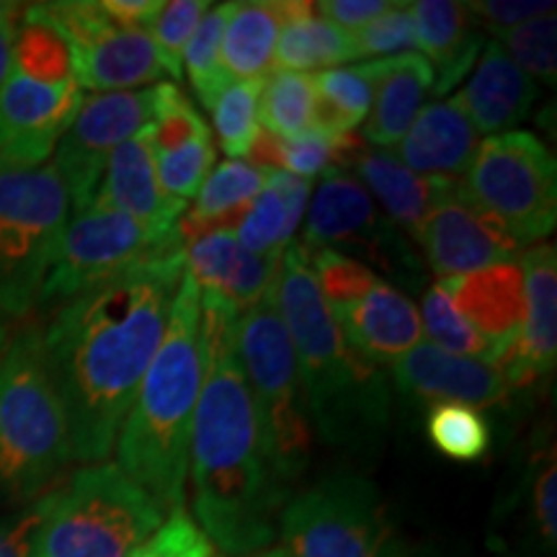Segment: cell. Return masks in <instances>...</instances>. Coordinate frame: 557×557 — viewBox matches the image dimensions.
Wrapping results in <instances>:
<instances>
[{
    "label": "cell",
    "instance_id": "26",
    "mask_svg": "<svg viewBox=\"0 0 557 557\" xmlns=\"http://www.w3.org/2000/svg\"><path fill=\"white\" fill-rule=\"evenodd\" d=\"M374 101L364 122V143L374 148L398 145L434 90V70L421 52L369 62Z\"/></svg>",
    "mask_w": 557,
    "mask_h": 557
},
{
    "label": "cell",
    "instance_id": "51",
    "mask_svg": "<svg viewBox=\"0 0 557 557\" xmlns=\"http://www.w3.org/2000/svg\"><path fill=\"white\" fill-rule=\"evenodd\" d=\"M13 32L16 29H0V86L13 70Z\"/></svg>",
    "mask_w": 557,
    "mask_h": 557
},
{
    "label": "cell",
    "instance_id": "20",
    "mask_svg": "<svg viewBox=\"0 0 557 557\" xmlns=\"http://www.w3.org/2000/svg\"><path fill=\"white\" fill-rule=\"evenodd\" d=\"M186 274L199 292L222 299L238 315L259 305L274 287L282 253H253L235 233H212L184 246Z\"/></svg>",
    "mask_w": 557,
    "mask_h": 557
},
{
    "label": "cell",
    "instance_id": "4",
    "mask_svg": "<svg viewBox=\"0 0 557 557\" xmlns=\"http://www.w3.org/2000/svg\"><path fill=\"white\" fill-rule=\"evenodd\" d=\"M201 393L199 287L181 278L169 329L139 382L120 434V468L150 493L165 513L184 508L194 413Z\"/></svg>",
    "mask_w": 557,
    "mask_h": 557
},
{
    "label": "cell",
    "instance_id": "31",
    "mask_svg": "<svg viewBox=\"0 0 557 557\" xmlns=\"http://www.w3.org/2000/svg\"><path fill=\"white\" fill-rule=\"evenodd\" d=\"M312 109H315V83L312 75L271 70L261 81L259 116L263 129L282 139H297L312 132Z\"/></svg>",
    "mask_w": 557,
    "mask_h": 557
},
{
    "label": "cell",
    "instance_id": "46",
    "mask_svg": "<svg viewBox=\"0 0 557 557\" xmlns=\"http://www.w3.org/2000/svg\"><path fill=\"white\" fill-rule=\"evenodd\" d=\"M336 169L333 163V137H323L318 132H308V135L297 139H284L282 150V171L292 173V176L312 181L315 176H323Z\"/></svg>",
    "mask_w": 557,
    "mask_h": 557
},
{
    "label": "cell",
    "instance_id": "18",
    "mask_svg": "<svg viewBox=\"0 0 557 557\" xmlns=\"http://www.w3.org/2000/svg\"><path fill=\"white\" fill-rule=\"evenodd\" d=\"M524 271V323L517 341L493 359L521 395L549 377L557 359V253L555 243H537L521 253Z\"/></svg>",
    "mask_w": 557,
    "mask_h": 557
},
{
    "label": "cell",
    "instance_id": "39",
    "mask_svg": "<svg viewBox=\"0 0 557 557\" xmlns=\"http://www.w3.org/2000/svg\"><path fill=\"white\" fill-rule=\"evenodd\" d=\"M199 137H209V127L197 114L189 96L173 83H160L158 120L148 127L152 158L169 156Z\"/></svg>",
    "mask_w": 557,
    "mask_h": 557
},
{
    "label": "cell",
    "instance_id": "7",
    "mask_svg": "<svg viewBox=\"0 0 557 557\" xmlns=\"http://www.w3.org/2000/svg\"><path fill=\"white\" fill-rule=\"evenodd\" d=\"M235 346L259 416L263 444L276 472L289 483L308 465L312 426L295 348L287 325L278 315L274 287L259 305L238 318Z\"/></svg>",
    "mask_w": 557,
    "mask_h": 557
},
{
    "label": "cell",
    "instance_id": "21",
    "mask_svg": "<svg viewBox=\"0 0 557 557\" xmlns=\"http://www.w3.org/2000/svg\"><path fill=\"white\" fill-rule=\"evenodd\" d=\"M333 315L348 346L380 369L393 367L423 336L413 299L387 282H377L359 302Z\"/></svg>",
    "mask_w": 557,
    "mask_h": 557
},
{
    "label": "cell",
    "instance_id": "25",
    "mask_svg": "<svg viewBox=\"0 0 557 557\" xmlns=\"http://www.w3.org/2000/svg\"><path fill=\"white\" fill-rule=\"evenodd\" d=\"M416 50L434 70V94L444 96L475 65L485 37L468 5L455 0H416L410 3Z\"/></svg>",
    "mask_w": 557,
    "mask_h": 557
},
{
    "label": "cell",
    "instance_id": "17",
    "mask_svg": "<svg viewBox=\"0 0 557 557\" xmlns=\"http://www.w3.org/2000/svg\"><path fill=\"white\" fill-rule=\"evenodd\" d=\"M395 387L418 403H462L472 408H508L519 398L511 382L487 359L455 357L418 344L389 367Z\"/></svg>",
    "mask_w": 557,
    "mask_h": 557
},
{
    "label": "cell",
    "instance_id": "47",
    "mask_svg": "<svg viewBox=\"0 0 557 557\" xmlns=\"http://www.w3.org/2000/svg\"><path fill=\"white\" fill-rule=\"evenodd\" d=\"M468 5L470 16L483 32H504L511 26L524 24L529 18H537L542 13L555 11V3H545V0H475Z\"/></svg>",
    "mask_w": 557,
    "mask_h": 557
},
{
    "label": "cell",
    "instance_id": "40",
    "mask_svg": "<svg viewBox=\"0 0 557 557\" xmlns=\"http://www.w3.org/2000/svg\"><path fill=\"white\" fill-rule=\"evenodd\" d=\"M235 238L243 248L261 256L282 253L295 240L287 227V205H284V197L269 178L263 191L250 205L246 220L235 230Z\"/></svg>",
    "mask_w": 557,
    "mask_h": 557
},
{
    "label": "cell",
    "instance_id": "8",
    "mask_svg": "<svg viewBox=\"0 0 557 557\" xmlns=\"http://www.w3.org/2000/svg\"><path fill=\"white\" fill-rule=\"evenodd\" d=\"M70 197L50 163L29 171H0V315L26 318L58 256Z\"/></svg>",
    "mask_w": 557,
    "mask_h": 557
},
{
    "label": "cell",
    "instance_id": "49",
    "mask_svg": "<svg viewBox=\"0 0 557 557\" xmlns=\"http://www.w3.org/2000/svg\"><path fill=\"white\" fill-rule=\"evenodd\" d=\"M393 3L395 0H323V3H315V11L323 18H329L331 24L351 34L364 29L382 13H387L393 9Z\"/></svg>",
    "mask_w": 557,
    "mask_h": 557
},
{
    "label": "cell",
    "instance_id": "36",
    "mask_svg": "<svg viewBox=\"0 0 557 557\" xmlns=\"http://www.w3.org/2000/svg\"><path fill=\"white\" fill-rule=\"evenodd\" d=\"M493 41L504 47V52L534 83L555 86L557 81V16L555 11L542 13L537 18H529L524 24L511 26V29L496 32Z\"/></svg>",
    "mask_w": 557,
    "mask_h": 557
},
{
    "label": "cell",
    "instance_id": "53",
    "mask_svg": "<svg viewBox=\"0 0 557 557\" xmlns=\"http://www.w3.org/2000/svg\"><path fill=\"white\" fill-rule=\"evenodd\" d=\"M9 341H11V329H9V323H5V318L0 315V357H3Z\"/></svg>",
    "mask_w": 557,
    "mask_h": 557
},
{
    "label": "cell",
    "instance_id": "48",
    "mask_svg": "<svg viewBox=\"0 0 557 557\" xmlns=\"http://www.w3.org/2000/svg\"><path fill=\"white\" fill-rule=\"evenodd\" d=\"M41 519H45V496L32 506L9 517H0V557H34Z\"/></svg>",
    "mask_w": 557,
    "mask_h": 557
},
{
    "label": "cell",
    "instance_id": "14",
    "mask_svg": "<svg viewBox=\"0 0 557 557\" xmlns=\"http://www.w3.org/2000/svg\"><path fill=\"white\" fill-rule=\"evenodd\" d=\"M160 83L137 90L83 96L78 114L54 148L52 165L70 197V209L83 212L99 189L111 152L158 120Z\"/></svg>",
    "mask_w": 557,
    "mask_h": 557
},
{
    "label": "cell",
    "instance_id": "41",
    "mask_svg": "<svg viewBox=\"0 0 557 557\" xmlns=\"http://www.w3.org/2000/svg\"><path fill=\"white\" fill-rule=\"evenodd\" d=\"M158 160V181L160 189L176 201H189L199 194L201 184L209 176V169L214 163V143L212 135L199 137L186 143L184 148L160 156Z\"/></svg>",
    "mask_w": 557,
    "mask_h": 557
},
{
    "label": "cell",
    "instance_id": "52",
    "mask_svg": "<svg viewBox=\"0 0 557 557\" xmlns=\"http://www.w3.org/2000/svg\"><path fill=\"white\" fill-rule=\"evenodd\" d=\"M24 3H11V0H0V29H16V24L24 16Z\"/></svg>",
    "mask_w": 557,
    "mask_h": 557
},
{
    "label": "cell",
    "instance_id": "16",
    "mask_svg": "<svg viewBox=\"0 0 557 557\" xmlns=\"http://www.w3.org/2000/svg\"><path fill=\"white\" fill-rule=\"evenodd\" d=\"M416 240L438 282L517 261L521 253L519 243L472 205L462 189V181H451L444 197L423 220Z\"/></svg>",
    "mask_w": 557,
    "mask_h": 557
},
{
    "label": "cell",
    "instance_id": "38",
    "mask_svg": "<svg viewBox=\"0 0 557 557\" xmlns=\"http://www.w3.org/2000/svg\"><path fill=\"white\" fill-rule=\"evenodd\" d=\"M308 263L312 276H315L320 295H323L325 305L333 312L351 308L354 302H359L380 282L377 274L367 263L348 259V256L331 248L308 250Z\"/></svg>",
    "mask_w": 557,
    "mask_h": 557
},
{
    "label": "cell",
    "instance_id": "6",
    "mask_svg": "<svg viewBox=\"0 0 557 557\" xmlns=\"http://www.w3.org/2000/svg\"><path fill=\"white\" fill-rule=\"evenodd\" d=\"M165 517V508L120 465H86L45 493L34 557H129Z\"/></svg>",
    "mask_w": 557,
    "mask_h": 557
},
{
    "label": "cell",
    "instance_id": "13",
    "mask_svg": "<svg viewBox=\"0 0 557 557\" xmlns=\"http://www.w3.org/2000/svg\"><path fill=\"white\" fill-rule=\"evenodd\" d=\"M184 248L181 238H156L137 220L107 207L70 214L58 256L41 287L39 305H60L135 263Z\"/></svg>",
    "mask_w": 557,
    "mask_h": 557
},
{
    "label": "cell",
    "instance_id": "3",
    "mask_svg": "<svg viewBox=\"0 0 557 557\" xmlns=\"http://www.w3.org/2000/svg\"><path fill=\"white\" fill-rule=\"evenodd\" d=\"M274 297L289 331L305 403L318 434L333 447L357 451L380 447L389 423L387 374L348 346L299 240L282 250Z\"/></svg>",
    "mask_w": 557,
    "mask_h": 557
},
{
    "label": "cell",
    "instance_id": "5",
    "mask_svg": "<svg viewBox=\"0 0 557 557\" xmlns=\"http://www.w3.org/2000/svg\"><path fill=\"white\" fill-rule=\"evenodd\" d=\"M73 462L67 416L41 329L16 331L0 357V493L32 500Z\"/></svg>",
    "mask_w": 557,
    "mask_h": 557
},
{
    "label": "cell",
    "instance_id": "1",
    "mask_svg": "<svg viewBox=\"0 0 557 557\" xmlns=\"http://www.w3.org/2000/svg\"><path fill=\"white\" fill-rule=\"evenodd\" d=\"M184 274V248L152 256L62 302L41 331L78 462H103L114 451Z\"/></svg>",
    "mask_w": 557,
    "mask_h": 557
},
{
    "label": "cell",
    "instance_id": "34",
    "mask_svg": "<svg viewBox=\"0 0 557 557\" xmlns=\"http://www.w3.org/2000/svg\"><path fill=\"white\" fill-rule=\"evenodd\" d=\"M225 21L227 3L212 5L201 16L197 32H194L189 45H186L184 60H181V65H186V73H189L191 88L197 90L205 109H212L218 96L233 83L227 78L225 67H222V34H225Z\"/></svg>",
    "mask_w": 557,
    "mask_h": 557
},
{
    "label": "cell",
    "instance_id": "27",
    "mask_svg": "<svg viewBox=\"0 0 557 557\" xmlns=\"http://www.w3.org/2000/svg\"><path fill=\"white\" fill-rule=\"evenodd\" d=\"M348 169L357 171V181L372 194L377 207H382V214L400 233L406 230L410 238H416L423 220L451 184L447 178L418 176L395 158V152L382 148L372 150L369 145L351 158Z\"/></svg>",
    "mask_w": 557,
    "mask_h": 557
},
{
    "label": "cell",
    "instance_id": "35",
    "mask_svg": "<svg viewBox=\"0 0 557 557\" xmlns=\"http://www.w3.org/2000/svg\"><path fill=\"white\" fill-rule=\"evenodd\" d=\"M421 329L426 331V336L431 341H434L431 346L442 348V351L447 354H455V357L487 361L496 357V348L487 344L468 320L462 318V312L455 308V302H451L449 292L444 289L442 282L431 284L426 295H423Z\"/></svg>",
    "mask_w": 557,
    "mask_h": 557
},
{
    "label": "cell",
    "instance_id": "32",
    "mask_svg": "<svg viewBox=\"0 0 557 557\" xmlns=\"http://www.w3.org/2000/svg\"><path fill=\"white\" fill-rule=\"evenodd\" d=\"M13 70L26 78L60 86L73 81V62L65 39L52 29L50 24L32 16L24 9V16L13 32Z\"/></svg>",
    "mask_w": 557,
    "mask_h": 557
},
{
    "label": "cell",
    "instance_id": "28",
    "mask_svg": "<svg viewBox=\"0 0 557 557\" xmlns=\"http://www.w3.org/2000/svg\"><path fill=\"white\" fill-rule=\"evenodd\" d=\"M284 24L278 29L274 62L287 73H320L359 60L354 34L331 24L315 11V3L282 0Z\"/></svg>",
    "mask_w": 557,
    "mask_h": 557
},
{
    "label": "cell",
    "instance_id": "9",
    "mask_svg": "<svg viewBox=\"0 0 557 557\" xmlns=\"http://www.w3.org/2000/svg\"><path fill=\"white\" fill-rule=\"evenodd\" d=\"M289 557H408L377 487L354 472L323 478L278 517Z\"/></svg>",
    "mask_w": 557,
    "mask_h": 557
},
{
    "label": "cell",
    "instance_id": "50",
    "mask_svg": "<svg viewBox=\"0 0 557 557\" xmlns=\"http://www.w3.org/2000/svg\"><path fill=\"white\" fill-rule=\"evenodd\" d=\"M99 9L116 29L148 32L163 3L160 0H101Z\"/></svg>",
    "mask_w": 557,
    "mask_h": 557
},
{
    "label": "cell",
    "instance_id": "30",
    "mask_svg": "<svg viewBox=\"0 0 557 557\" xmlns=\"http://www.w3.org/2000/svg\"><path fill=\"white\" fill-rule=\"evenodd\" d=\"M315 83V109L312 132L323 137H338L367 122L374 101V81L369 62L354 67H333L312 75Z\"/></svg>",
    "mask_w": 557,
    "mask_h": 557
},
{
    "label": "cell",
    "instance_id": "15",
    "mask_svg": "<svg viewBox=\"0 0 557 557\" xmlns=\"http://www.w3.org/2000/svg\"><path fill=\"white\" fill-rule=\"evenodd\" d=\"M83 96L75 81L47 86L11 70L0 86V171H29L50 163Z\"/></svg>",
    "mask_w": 557,
    "mask_h": 557
},
{
    "label": "cell",
    "instance_id": "10",
    "mask_svg": "<svg viewBox=\"0 0 557 557\" xmlns=\"http://www.w3.org/2000/svg\"><path fill=\"white\" fill-rule=\"evenodd\" d=\"M462 189L480 212L519 243L537 246L557 222V165L532 132H506L478 145Z\"/></svg>",
    "mask_w": 557,
    "mask_h": 557
},
{
    "label": "cell",
    "instance_id": "37",
    "mask_svg": "<svg viewBox=\"0 0 557 557\" xmlns=\"http://www.w3.org/2000/svg\"><path fill=\"white\" fill-rule=\"evenodd\" d=\"M259 96L261 81H233L209 109L220 148L230 160H243L248 156L250 143L259 132Z\"/></svg>",
    "mask_w": 557,
    "mask_h": 557
},
{
    "label": "cell",
    "instance_id": "45",
    "mask_svg": "<svg viewBox=\"0 0 557 557\" xmlns=\"http://www.w3.org/2000/svg\"><path fill=\"white\" fill-rule=\"evenodd\" d=\"M129 557H218V553L189 513L176 508L158 527V532Z\"/></svg>",
    "mask_w": 557,
    "mask_h": 557
},
{
    "label": "cell",
    "instance_id": "19",
    "mask_svg": "<svg viewBox=\"0 0 557 557\" xmlns=\"http://www.w3.org/2000/svg\"><path fill=\"white\" fill-rule=\"evenodd\" d=\"M90 207L116 209L148 227L156 238H181L178 220L184 218L186 205L171 199L160 189L148 129H143L111 152Z\"/></svg>",
    "mask_w": 557,
    "mask_h": 557
},
{
    "label": "cell",
    "instance_id": "24",
    "mask_svg": "<svg viewBox=\"0 0 557 557\" xmlns=\"http://www.w3.org/2000/svg\"><path fill=\"white\" fill-rule=\"evenodd\" d=\"M478 145V132L457 101L442 99L418 111L413 124L398 143L395 158L418 176L462 181Z\"/></svg>",
    "mask_w": 557,
    "mask_h": 557
},
{
    "label": "cell",
    "instance_id": "2",
    "mask_svg": "<svg viewBox=\"0 0 557 557\" xmlns=\"http://www.w3.org/2000/svg\"><path fill=\"white\" fill-rule=\"evenodd\" d=\"M238 318L222 299L199 292L201 393L189 470L197 527L222 553L248 557L276 540L287 480L278 475L263 444L235 346Z\"/></svg>",
    "mask_w": 557,
    "mask_h": 557
},
{
    "label": "cell",
    "instance_id": "33",
    "mask_svg": "<svg viewBox=\"0 0 557 557\" xmlns=\"http://www.w3.org/2000/svg\"><path fill=\"white\" fill-rule=\"evenodd\" d=\"M426 436L438 455L455 462H478L491 449V423L478 408L462 403H431Z\"/></svg>",
    "mask_w": 557,
    "mask_h": 557
},
{
    "label": "cell",
    "instance_id": "42",
    "mask_svg": "<svg viewBox=\"0 0 557 557\" xmlns=\"http://www.w3.org/2000/svg\"><path fill=\"white\" fill-rule=\"evenodd\" d=\"M209 9H212V3H207V0H171V3H163V9L158 11L156 21L150 24V39L156 41L160 54L171 65L176 81L184 75L181 60H184L186 45H189L201 16Z\"/></svg>",
    "mask_w": 557,
    "mask_h": 557
},
{
    "label": "cell",
    "instance_id": "22",
    "mask_svg": "<svg viewBox=\"0 0 557 557\" xmlns=\"http://www.w3.org/2000/svg\"><path fill=\"white\" fill-rule=\"evenodd\" d=\"M451 99L478 135L496 137L527 120L537 101V83L508 58L498 41H485L470 81Z\"/></svg>",
    "mask_w": 557,
    "mask_h": 557
},
{
    "label": "cell",
    "instance_id": "54",
    "mask_svg": "<svg viewBox=\"0 0 557 557\" xmlns=\"http://www.w3.org/2000/svg\"><path fill=\"white\" fill-rule=\"evenodd\" d=\"M248 557H289V555L284 553L282 547H269V549H261V553H256V555H248Z\"/></svg>",
    "mask_w": 557,
    "mask_h": 557
},
{
    "label": "cell",
    "instance_id": "11",
    "mask_svg": "<svg viewBox=\"0 0 557 557\" xmlns=\"http://www.w3.org/2000/svg\"><path fill=\"white\" fill-rule=\"evenodd\" d=\"M26 11L65 39L73 81L83 94L137 90L160 78H176L148 32L116 29L94 0L34 3Z\"/></svg>",
    "mask_w": 557,
    "mask_h": 557
},
{
    "label": "cell",
    "instance_id": "29",
    "mask_svg": "<svg viewBox=\"0 0 557 557\" xmlns=\"http://www.w3.org/2000/svg\"><path fill=\"white\" fill-rule=\"evenodd\" d=\"M284 24L282 0L227 3L222 67L230 81H263L274 67V47Z\"/></svg>",
    "mask_w": 557,
    "mask_h": 557
},
{
    "label": "cell",
    "instance_id": "43",
    "mask_svg": "<svg viewBox=\"0 0 557 557\" xmlns=\"http://www.w3.org/2000/svg\"><path fill=\"white\" fill-rule=\"evenodd\" d=\"M555 493H557V462H555V447L540 449L537 455L529 462V478H527V511L532 517L534 532L542 549L555 553L557 542V517H555Z\"/></svg>",
    "mask_w": 557,
    "mask_h": 557
},
{
    "label": "cell",
    "instance_id": "12",
    "mask_svg": "<svg viewBox=\"0 0 557 557\" xmlns=\"http://www.w3.org/2000/svg\"><path fill=\"white\" fill-rule=\"evenodd\" d=\"M302 243L308 250L331 248L348 259H364L393 282L421 287L423 267L398 227L389 222L357 176L333 169L323 173L305 214ZM361 261V263H364Z\"/></svg>",
    "mask_w": 557,
    "mask_h": 557
},
{
    "label": "cell",
    "instance_id": "44",
    "mask_svg": "<svg viewBox=\"0 0 557 557\" xmlns=\"http://www.w3.org/2000/svg\"><path fill=\"white\" fill-rule=\"evenodd\" d=\"M359 58H398L416 52V29L410 16V3L395 0L393 9L354 34Z\"/></svg>",
    "mask_w": 557,
    "mask_h": 557
},
{
    "label": "cell",
    "instance_id": "23",
    "mask_svg": "<svg viewBox=\"0 0 557 557\" xmlns=\"http://www.w3.org/2000/svg\"><path fill=\"white\" fill-rule=\"evenodd\" d=\"M442 284L462 318L496 348V357L517 341L524 323V271L519 259L447 278Z\"/></svg>",
    "mask_w": 557,
    "mask_h": 557
}]
</instances>
